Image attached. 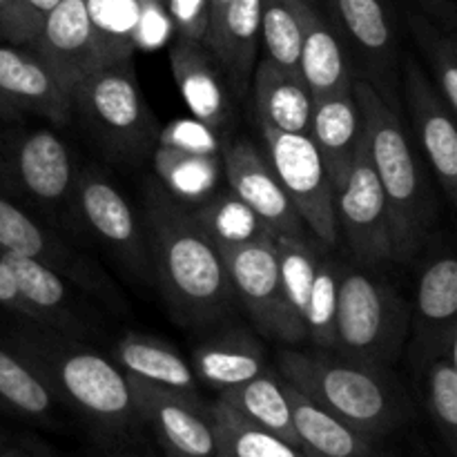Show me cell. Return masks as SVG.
Here are the masks:
<instances>
[{"mask_svg":"<svg viewBox=\"0 0 457 457\" xmlns=\"http://www.w3.org/2000/svg\"><path fill=\"white\" fill-rule=\"evenodd\" d=\"M143 232L152 275L159 279L174 315L192 326L221 320L235 293L223 254L201 230L195 214L168 190H150Z\"/></svg>","mask_w":457,"mask_h":457,"instance_id":"6da1fadb","label":"cell"},{"mask_svg":"<svg viewBox=\"0 0 457 457\" xmlns=\"http://www.w3.org/2000/svg\"><path fill=\"white\" fill-rule=\"evenodd\" d=\"M12 348L31 361L54 397L74 406L98 431L120 436L141 420L128 375L107 357L36 324L12 337Z\"/></svg>","mask_w":457,"mask_h":457,"instance_id":"7a4b0ae2","label":"cell"},{"mask_svg":"<svg viewBox=\"0 0 457 457\" xmlns=\"http://www.w3.org/2000/svg\"><path fill=\"white\" fill-rule=\"evenodd\" d=\"M277 366L286 384L373 440L395 431L411 415L409 400L382 366L290 348L279 353Z\"/></svg>","mask_w":457,"mask_h":457,"instance_id":"3957f363","label":"cell"},{"mask_svg":"<svg viewBox=\"0 0 457 457\" xmlns=\"http://www.w3.org/2000/svg\"><path fill=\"white\" fill-rule=\"evenodd\" d=\"M361 119V141L382 186L391 223L393 259L406 262L418 253L433 219L431 195L422 165L395 110L369 80H353Z\"/></svg>","mask_w":457,"mask_h":457,"instance_id":"277c9868","label":"cell"},{"mask_svg":"<svg viewBox=\"0 0 457 457\" xmlns=\"http://www.w3.org/2000/svg\"><path fill=\"white\" fill-rule=\"evenodd\" d=\"M71 110L116 159L150 156L159 141L156 120L143 98L132 61L101 65L71 89Z\"/></svg>","mask_w":457,"mask_h":457,"instance_id":"5b68a950","label":"cell"},{"mask_svg":"<svg viewBox=\"0 0 457 457\" xmlns=\"http://www.w3.org/2000/svg\"><path fill=\"white\" fill-rule=\"evenodd\" d=\"M406 328L409 311L386 281L342 266L335 311V351L384 369L400 355Z\"/></svg>","mask_w":457,"mask_h":457,"instance_id":"8992f818","label":"cell"},{"mask_svg":"<svg viewBox=\"0 0 457 457\" xmlns=\"http://www.w3.org/2000/svg\"><path fill=\"white\" fill-rule=\"evenodd\" d=\"M235 297L263 335L286 344L308 337L306 326L290 306L281 279L275 237L268 235L223 253Z\"/></svg>","mask_w":457,"mask_h":457,"instance_id":"52a82bcc","label":"cell"},{"mask_svg":"<svg viewBox=\"0 0 457 457\" xmlns=\"http://www.w3.org/2000/svg\"><path fill=\"white\" fill-rule=\"evenodd\" d=\"M76 172L70 147L43 128L0 129V190L34 204L56 205L71 196Z\"/></svg>","mask_w":457,"mask_h":457,"instance_id":"ba28073f","label":"cell"},{"mask_svg":"<svg viewBox=\"0 0 457 457\" xmlns=\"http://www.w3.org/2000/svg\"><path fill=\"white\" fill-rule=\"evenodd\" d=\"M268 147V163L279 179L286 196L302 217L312 239L335 245L339 237L335 214V190L320 152L308 134H288L262 128Z\"/></svg>","mask_w":457,"mask_h":457,"instance_id":"9c48e42d","label":"cell"},{"mask_svg":"<svg viewBox=\"0 0 457 457\" xmlns=\"http://www.w3.org/2000/svg\"><path fill=\"white\" fill-rule=\"evenodd\" d=\"M286 297L321 351L335 348V311L342 266L321 257L308 239H275Z\"/></svg>","mask_w":457,"mask_h":457,"instance_id":"30bf717a","label":"cell"},{"mask_svg":"<svg viewBox=\"0 0 457 457\" xmlns=\"http://www.w3.org/2000/svg\"><path fill=\"white\" fill-rule=\"evenodd\" d=\"M335 214L337 228L346 235L353 254L361 263L378 266L393 262L386 196L366 154L364 141L360 143L344 181L335 187Z\"/></svg>","mask_w":457,"mask_h":457,"instance_id":"8fae6325","label":"cell"},{"mask_svg":"<svg viewBox=\"0 0 457 457\" xmlns=\"http://www.w3.org/2000/svg\"><path fill=\"white\" fill-rule=\"evenodd\" d=\"M71 94L58 83L29 45H0V120L45 119L62 125L71 119Z\"/></svg>","mask_w":457,"mask_h":457,"instance_id":"7c38bea8","label":"cell"},{"mask_svg":"<svg viewBox=\"0 0 457 457\" xmlns=\"http://www.w3.org/2000/svg\"><path fill=\"white\" fill-rule=\"evenodd\" d=\"M0 253L22 254L56 270L62 279L94 293L96 297H116L110 277L94 262L76 253L52 230L40 226L29 212L0 192Z\"/></svg>","mask_w":457,"mask_h":457,"instance_id":"4fadbf2b","label":"cell"},{"mask_svg":"<svg viewBox=\"0 0 457 457\" xmlns=\"http://www.w3.org/2000/svg\"><path fill=\"white\" fill-rule=\"evenodd\" d=\"M223 168L230 190L262 219L275 239H308L311 232L286 196L268 159L262 156L253 141L241 138L230 143L223 150Z\"/></svg>","mask_w":457,"mask_h":457,"instance_id":"5bb4252c","label":"cell"},{"mask_svg":"<svg viewBox=\"0 0 457 457\" xmlns=\"http://www.w3.org/2000/svg\"><path fill=\"white\" fill-rule=\"evenodd\" d=\"M129 379L141 422L152 428L168 457H217L208 406L195 397Z\"/></svg>","mask_w":457,"mask_h":457,"instance_id":"9a60e30c","label":"cell"},{"mask_svg":"<svg viewBox=\"0 0 457 457\" xmlns=\"http://www.w3.org/2000/svg\"><path fill=\"white\" fill-rule=\"evenodd\" d=\"M71 196L89 228L143 277L152 275L145 232L119 187L98 172L79 174Z\"/></svg>","mask_w":457,"mask_h":457,"instance_id":"2e32d148","label":"cell"},{"mask_svg":"<svg viewBox=\"0 0 457 457\" xmlns=\"http://www.w3.org/2000/svg\"><path fill=\"white\" fill-rule=\"evenodd\" d=\"M404 94L413 120L415 137L427 156L428 165L436 172L437 181L445 187L446 196L455 201L457 195V128L455 114L440 96L422 67L406 58Z\"/></svg>","mask_w":457,"mask_h":457,"instance_id":"e0dca14e","label":"cell"},{"mask_svg":"<svg viewBox=\"0 0 457 457\" xmlns=\"http://www.w3.org/2000/svg\"><path fill=\"white\" fill-rule=\"evenodd\" d=\"M29 47L70 94L85 76L103 65L85 0H61L45 16L43 27Z\"/></svg>","mask_w":457,"mask_h":457,"instance_id":"ac0fdd59","label":"cell"},{"mask_svg":"<svg viewBox=\"0 0 457 457\" xmlns=\"http://www.w3.org/2000/svg\"><path fill=\"white\" fill-rule=\"evenodd\" d=\"M457 262L437 257L427 266L415 295V353L431 361L457 344Z\"/></svg>","mask_w":457,"mask_h":457,"instance_id":"d6986e66","label":"cell"},{"mask_svg":"<svg viewBox=\"0 0 457 457\" xmlns=\"http://www.w3.org/2000/svg\"><path fill=\"white\" fill-rule=\"evenodd\" d=\"M0 259L12 272L18 295L29 308L31 324L71 339L85 333V324L76 315L65 279L56 270L22 254L0 253Z\"/></svg>","mask_w":457,"mask_h":457,"instance_id":"ffe728a7","label":"cell"},{"mask_svg":"<svg viewBox=\"0 0 457 457\" xmlns=\"http://www.w3.org/2000/svg\"><path fill=\"white\" fill-rule=\"evenodd\" d=\"M308 137L320 152L335 190L346 177L361 143L360 107L353 87L312 98Z\"/></svg>","mask_w":457,"mask_h":457,"instance_id":"44dd1931","label":"cell"},{"mask_svg":"<svg viewBox=\"0 0 457 457\" xmlns=\"http://www.w3.org/2000/svg\"><path fill=\"white\" fill-rule=\"evenodd\" d=\"M170 65L192 116L212 129H221L230 116V101L212 52L199 40L177 38L170 49Z\"/></svg>","mask_w":457,"mask_h":457,"instance_id":"7402d4cb","label":"cell"},{"mask_svg":"<svg viewBox=\"0 0 457 457\" xmlns=\"http://www.w3.org/2000/svg\"><path fill=\"white\" fill-rule=\"evenodd\" d=\"M204 45L226 71L232 87L244 92L257 65L259 0H230L210 21Z\"/></svg>","mask_w":457,"mask_h":457,"instance_id":"603a6c76","label":"cell"},{"mask_svg":"<svg viewBox=\"0 0 457 457\" xmlns=\"http://www.w3.org/2000/svg\"><path fill=\"white\" fill-rule=\"evenodd\" d=\"M284 388L295 433L303 453L315 457H384L378 449V440L364 436L337 415L321 409L290 384L284 382Z\"/></svg>","mask_w":457,"mask_h":457,"instance_id":"cb8c5ba5","label":"cell"},{"mask_svg":"<svg viewBox=\"0 0 457 457\" xmlns=\"http://www.w3.org/2000/svg\"><path fill=\"white\" fill-rule=\"evenodd\" d=\"M254 110L262 128L288 134H308L312 94L299 71L263 58L253 71Z\"/></svg>","mask_w":457,"mask_h":457,"instance_id":"d4e9b609","label":"cell"},{"mask_svg":"<svg viewBox=\"0 0 457 457\" xmlns=\"http://www.w3.org/2000/svg\"><path fill=\"white\" fill-rule=\"evenodd\" d=\"M192 370L196 379L221 393L268 373L266 353L253 335L226 330L195 348Z\"/></svg>","mask_w":457,"mask_h":457,"instance_id":"484cf974","label":"cell"},{"mask_svg":"<svg viewBox=\"0 0 457 457\" xmlns=\"http://www.w3.org/2000/svg\"><path fill=\"white\" fill-rule=\"evenodd\" d=\"M116 366L128 378L199 400V379L192 366L168 344L147 335H128L116 344Z\"/></svg>","mask_w":457,"mask_h":457,"instance_id":"4316f807","label":"cell"},{"mask_svg":"<svg viewBox=\"0 0 457 457\" xmlns=\"http://www.w3.org/2000/svg\"><path fill=\"white\" fill-rule=\"evenodd\" d=\"M299 76L311 89L312 98L353 87L351 70H348L337 31L321 16L312 0L308 3L306 16H303Z\"/></svg>","mask_w":457,"mask_h":457,"instance_id":"83f0119b","label":"cell"},{"mask_svg":"<svg viewBox=\"0 0 457 457\" xmlns=\"http://www.w3.org/2000/svg\"><path fill=\"white\" fill-rule=\"evenodd\" d=\"M219 400L226 402L230 409H235L237 413L244 415L245 420H250L257 427L266 428V431L279 436L281 440L299 446L281 378L277 379L270 373H262L250 379V382L221 391Z\"/></svg>","mask_w":457,"mask_h":457,"instance_id":"f1b7e54d","label":"cell"},{"mask_svg":"<svg viewBox=\"0 0 457 457\" xmlns=\"http://www.w3.org/2000/svg\"><path fill=\"white\" fill-rule=\"evenodd\" d=\"M208 411L217 457H306L302 446L290 445L275 433L257 427L226 402L217 400Z\"/></svg>","mask_w":457,"mask_h":457,"instance_id":"f546056e","label":"cell"},{"mask_svg":"<svg viewBox=\"0 0 457 457\" xmlns=\"http://www.w3.org/2000/svg\"><path fill=\"white\" fill-rule=\"evenodd\" d=\"M152 156L163 190L183 205L201 204L217 190L219 156L195 154L161 143H156Z\"/></svg>","mask_w":457,"mask_h":457,"instance_id":"4dcf8cb0","label":"cell"},{"mask_svg":"<svg viewBox=\"0 0 457 457\" xmlns=\"http://www.w3.org/2000/svg\"><path fill=\"white\" fill-rule=\"evenodd\" d=\"M192 214L221 254L270 235L262 219L232 190L214 192Z\"/></svg>","mask_w":457,"mask_h":457,"instance_id":"1f68e13d","label":"cell"},{"mask_svg":"<svg viewBox=\"0 0 457 457\" xmlns=\"http://www.w3.org/2000/svg\"><path fill=\"white\" fill-rule=\"evenodd\" d=\"M103 65L129 61L138 47L143 7L138 0H85Z\"/></svg>","mask_w":457,"mask_h":457,"instance_id":"d6a6232c","label":"cell"},{"mask_svg":"<svg viewBox=\"0 0 457 457\" xmlns=\"http://www.w3.org/2000/svg\"><path fill=\"white\" fill-rule=\"evenodd\" d=\"M311 0H259V43L268 61L299 71L303 16Z\"/></svg>","mask_w":457,"mask_h":457,"instance_id":"836d02e7","label":"cell"},{"mask_svg":"<svg viewBox=\"0 0 457 457\" xmlns=\"http://www.w3.org/2000/svg\"><path fill=\"white\" fill-rule=\"evenodd\" d=\"M339 27L373 61L386 62L395 52V34L382 0H330Z\"/></svg>","mask_w":457,"mask_h":457,"instance_id":"e575fe53","label":"cell"},{"mask_svg":"<svg viewBox=\"0 0 457 457\" xmlns=\"http://www.w3.org/2000/svg\"><path fill=\"white\" fill-rule=\"evenodd\" d=\"M56 397L38 370L13 348L0 346V406L25 418H45Z\"/></svg>","mask_w":457,"mask_h":457,"instance_id":"d590c367","label":"cell"},{"mask_svg":"<svg viewBox=\"0 0 457 457\" xmlns=\"http://www.w3.org/2000/svg\"><path fill=\"white\" fill-rule=\"evenodd\" d=\"M411 31H413L415 40H418L420 49L427 56L428 65H431L433 80L449 105V110L457 114V45L453 36H442L427 18L422 16H409Z\"/></svg>","mask_w":457,"mask_h":457,"instance_id":"8d00e7d4","label":"cell"},{"mask_svg":"<svg viewBox=\"0 0 457 457\" xmlns=\"http://www.w3.org/2000/svg\"><path fill=\"white\" fill-rule=\"evenodd\" d=\"M457 344L428 361V411L451 451L457 437Z\"/></svg>","mask_w":457,"mask_h":457,"instance_id":"74e56055","label":"cell"},{"mask_svg":"<svg viewBox=\"0 0 457 457\" xmlns=\"http://www.w3.org/2000/svg\"><path fill=\"white\" fill-rule=\"evenodd\" d=\"M156 143L177 147V150L183 152H195V154L219 156L217 129L201 123L195 116H192V119L172 120L170 125H165L159 132V141Z\"/></svg>","mask_w":457,"mask_h":457,"instance_id":"f35d334b","label":"cell"},{"mask_svg":"<svg viewBox=\"0 0 457 457\" xmlns=\"http://www.w3.org/2000/svg\"><path fill=\"white\" fill-rule=\"evenodd\" d=\"M43 16L25 0H0V40L9 45H31L43 27Z\"/></svg>","mask_w":457,"mask_h":457,"instance_id":"ab89813d","label":"cell"},{"mask_svg":"<svg viewBox=\"0 0 457 457\" xmlns=\"http://www.w3.org/2000/svg\"><path fill=\"white\" fill-rule=\"evenodd\" d=\"M179 38L204 43L210 27V0H163Z\"/></svg>","mask_w":457,"mask_h":457,"instance_id":"60d3db41","label":"cell"},{"mask_svg":"<svg viewBox=\"0 0 457 457\" xmlns=\"http://www.w3.org/2000/svg\"><path fill=\"white\" fill-rule=\"evenodd\" d=\"M0 306L9 308V311H13V312H21L25 320L31 321L29 308L25 306V302H22L21 295H18L12 272L7 270V266L3 263V259H0Z\"/></svg>","mask_w":457,"mask_h":457,"instance_id":"b9f144b4","label":"cell"},{"mask_svg":"<svg viewBox=\"0 0 457 457\" xmlns=\"http://www.w3.org/2000/svg\"><path fill=\"white\" fill-rule=\"evenodd\" d=\"M27 4H29L31 9H34L36 13H38V16H47L49 12H52L54 7H56L58 3H61V0H25Z\"/></svg>","mask_w":457,"mask_h":457,"instance_id":"7bdbcfd3","label":"cell"},{"mask_svg":"<svg viewBox=\"0 0 457 457\" xmlns=\"http://www.w3.org/2000/svg\"><path fill=\"white\" fill-rule=\"evenodd\" d=\"M0 457H36L27 449H18V446H0Z\"/></svg>","mask_w":457,"mask_h":457,"instance_id":"ee69618b","label":"cell"},{"mask_svg":"<svg viewBox=\"0 0 457 457\" xmlns=\"http://www.w3.org/2000/svg\"><path fill=\"white\" fill-rule=\"evenodd\" d=\"M228 3H230V0H210V21H212V18L217 16V13L221 12Z\"/></svg>","mask_w":457,"mask_h":457,"instance_id":"f6af8a7d","label":"cell"},{"mask_svg":"<svg viewBox=\"0 0 457 457\" xmlns=\"http://www.w3.org/2000/svg\"><path fill=\"white\" fill-rule=\"evenodd\" d=\"M428 3H431V4H440V7H442V3H445V0H428Z\"/></svg>","mask_w":457,"mask_h":457,"instance_id":"bcb514c9","label":"cell"},{"mask_svg":"<svg viewBox=\"0 0 457 457\" xmlns=\"http://www.w3.org/2000/svg\"><path fill=\"white\" fill-rule=\"evenodd\" d=\"M156 3H161V4H163V0H156Z\"/></svg>","mask_w":457,"mask_h":457,"instance_id":"7dc6e473","label":"cell"},{"mask_svg":"<svg viewBox=\"0 0 457 457\" xmlns=\"http://www.w3.org/2000/svg\"><path fill=\"white\" fill-rule=\"evenodd\" d=\"M306 457H315V455H311V453H306Z\"/></svg>","mask_w":457,"mask_h":457,"instance_id":"c3c4849f","label":"cell"}]
</instances>
